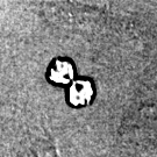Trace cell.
I'll return each mask as SVG.
<instances>
[{
	"instance_id": "cell-2",
	"label": "cell",
	"mask_w": 157,
	"mask_h": 157,
	"mask_svg": "<svg viewBox=\"0 0 157 157\" xmlns=\"http://www.w3.org/2000/svg\"><path fill=\"white\" fill-rule=\"evenodd\" d=\"M49 78L56 84H67L73 78V65L65 59H57L51 64Z\"/></svg>"
},
{
	"instance_id": "cell-1",
	"label": "cell",
	"mask_w": 157,
	"mask_h": 157,
	"mask_svg": "<svg viewBox=\"0 0 157 157\" xmlns=\"http://www.w3.org/2000/svg\"><path fill=\"white\" fill-rule=\"evenodd\" d=\"M93 97V87L89 80L75 82L69 91V100L73 106H86Z\"/></svg>"
}]
</instances>
